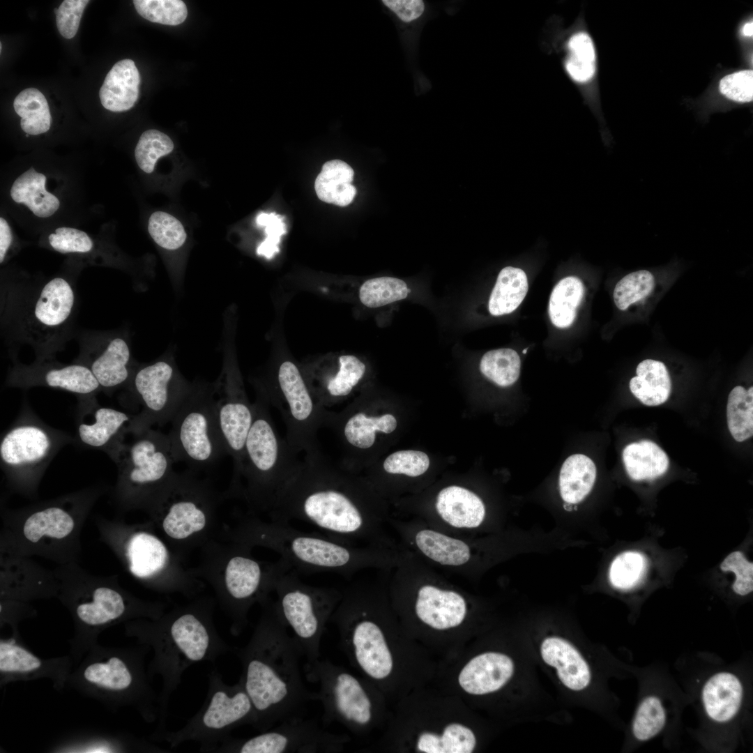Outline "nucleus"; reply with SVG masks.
<instances>
[{
  "mask_svg": "<svg viewBox=\"0 0 753 753\" xmlns=\"http://www.w3.org/2000/svg\"><path fill=\"white\" fill-rule=\"evenodd\" d=\"M270 510L275 521L304 522L345 542L400 547L388 531L390 517L376 492L330 464L319 450L305 453Z\"/></svg>",
  "mask_w": 753,
  "mask_h": 753,
  "instance_id": "nucleus-1",
  "label": "nucleus"
},
{
  "mask_svg": "<svg viewBox=\"0 0 753 753\" xmlns=\"http://www.w3.org/2000/svg\"><path fill=\"white\" fill-rule=\"evenodd\" d=\"M264 611L250 639L232 647L241 664L240 679L256 713L254 729L265 731L294 717L303 716L314 701L301 674V648L280 616L274 602H261Z\"/></svg>",
  "mask_w": 753,
  "mask_h": 753,
  "instance_id": "nucleus-2",
  "label": "nucleus"
},
{
  "mask_svg": "<svg viewBox=\"0 0 753 753\" xmlns=\"http://www.w3.org/2000/svg\"><path fill=\"white\" fill-rule=\"evenodd\" d=\"M77 288L65 276L3 279L0 288L1 334L11 359L21 346L36 359L56 358L75 335Z\"/></svg>",
  "mask_w": 753,
  "mask_h": 753,
  "instance_id": "nucleus-3",
  "label": "nucleus"
},
{
  "mask_svg": "<svg viewBox=\"0 0 753 753\" xmlns=\"http://www.w3.org/2000/svg\"><path fill=\"white\" fill-rule=\"evenodd\" d=\"M209 611L206 607L193 606L157 619L137 618L124 624L126 636L153 652L147 666L150 679L155 676L162 679L154 733L166 730L170 697L181 684L184 671L196 663L213 662L231 651L215 631Z\"/></svg>",
  "mask_w": 753,
  "mask_h": 753,
  "instance_id": "nucleus-4",
  "label": "nucleus"
},
{
  "mask_svg": "<svg viewBox=\"0 0 753 753\" xmlns=\"http://www.w3.org/2000/svg\"><path fill=\"white\" fill-rule=\"evenodd\" d=\"M105 492L94 485L17 509L1 506L0 554L79 563L82 528Z\"/></svg>",
  "mask_w": 753,
  "mask_h": 753,
  "instance_id": "nucleus-5",
  "label": "nucleus"
},
{
  "mask_svg": "<svg viewBox=\"0 0 753 753\" xmlns=\"http://www.w3.org/2000/svg\"><path fill=\"white\" fill-rule=\"evenodd\" d=\"M56 598L69 612L74 625L68 640L69 655L77 664L105 630L137 618L157 619L162 605L138 599L119 584L117 575H97L79 563L57 565Z\"/></svg>",
  "mask_w": 753,
  "mask_h": 753,
  "instance_id": "nucleus-6",
  "label": "nucleus"
},
{
  "mask_svg": "<svg viewBox=\"0 0 753 753\" xmlns=\"http://www.w3.org/2000/svg\"><path fill=\"white\" fill-rule=\"evenodd\" d=\"M245 531L248 542L274 549L299 575L331 572L351 579L361 570L393 569L406 554L401 547L351 544L326 534L299 530L288 522L265 524L254 520Z\"/></svg>",
  "mask_w": 753,
  "mask_h": 753,
  "instance_id": "nucleus-7",
  "label": "nucleus"
},
{
  "mask_svg": "<svg viewBox=\"0 0 753 753\" xmlns=\"http://www.w3.org/2000/svg\"><path fill=\"white\" fill-rule=\"evenodd\" d=\"M149 646H93L74 666L66 687L107 709L132 708L148 723L158 720V696L146 667Z\"/></svg>",
  "mask_w": 753,
  "mask_h": 753,
  "instance_id": "nucleus-8",
  "label": "nucleus"
},
{
  "mask_svg": "<svg viewBox=\"0 0 753 753\" xmlns=\"http://www.w3.org/2000/svg\"><path fill=\"white\" fill-rule=\"evenodd\" d=\"M390 571L381 570L374 579L352 581L330 621L335 625L340 646L350 662L376 681L388 678L393 657L386 637Z\"/></svg>",
  "mask_w": 753,
  "mask_h": 753,
  "instance_id": "nucleus-9",
  "label": "nucleus"
},
{
  "mask_svg": "<svg viewBox=\"0 0 753 753\" xmlns=\"http://www.w3.org/2000/svg\"><path fill=\"white\" fill-rule=\"evenodd\" d=\"M108 455L118 471L113 501L123 511H149L174 476L178 462L167 434L152 428L128 432Z\"/></svg>",
  "mask_w": 753,
  "mask_h": 753,
  "instance_id": "nucleus-10",
  "label": "nucleus"
},
{
  "mask_svg": "<svg viewBox=\"0 0 753 753\" xmlns=\"http://www.w3.org/2000/svg\"><path fill=\"white\" fill-rule=\"evenodd\" d=\"M269 407L262 396L252 404L253 419L235 476L245 479L244 496L254 510L271 509L277 494L301 462L287 439L277 431Z\"/></svg>",
  "mask_w": 753,
  "mask_h": 753,
  "instance_id": "nucleus-11",
  "label": "nucleus"
},
{
  "mask_svg": "<svg viewBox=\"0 0 753 753\" xmlns=\"http://www.w3.org/2000/svg\"><path fill=\"white\" fill-rule=\"evenodd\" d=\"M208 687L204 702L197 713L176 731L165 730L149 738L166 742L174 748L188 741L199 744V751L213 752L230 733L243 725L256 722L253 704L241 680L227 684L220 672L214 669L208 674Z\"/></svg>",
  "mask_w": 753,
  "mask_h": 753,
  "instance_id": "nucleus-12",
  "label": "nucleus"
},
{
  "mask_svg": "<svg viewBox=\"0 0 753 753\" xmlns=\"http://www.w3.org/2000/svg\"><path fill=\"white\" fill-rule=\"evenodd\" d=\"M73 441L68 434L43 423L29 406L23 407L0 441L1 468L9 487L31 496L59 450Z\"/></svg>",
  "mask_w": 753,
  "mask_h": 753,
  "instance_id": "nucleus-13",
  "label": "nucleus"
},
{
  "mask_svg": "<svg viewBox=\"0 0 753 753\" xmlns=\"http://www.w3.org/2000/svg\"><path fill=\"white\" fill-rule=\"evenodd\" d=\"M273 589L276 609L292 630L306 662L319 660L321 640L342 598V591L305 584L291 570L278 577Z\"/></svg>",
  "mask_w": 753,
  "mask_h": 753,
  "instance_id": "nucleus-14",
  "label": "nucleus"
},
{
  "mask_svg": "<svg viewBox=\"0 0 753 753\" xmlns=\"http://www.w3.org/2000/svg\"><path fill=\"white\" fill-rule=\"evenodd\" d=\"M303 671L307 681L319 686L314 697L322 705L326 724L337 722L357 731L372 723L374 700L363 683L346 668L319 659L306 662Z\"/></svg>",
  "mask_w": 753,
  "mask_h": 753,
  "instance_id": "nucleus-15",
  "label": "nucleus"
},
{
  "mask_svg": "<svg viewBox=\"0 0 753 753\" xmlns=\"http://www.w3.org/2000/svg\"><path fill=\"white\" fill-rule=\"evenodd\" d=\"M276 390L263 397L280 413L286 439L296 453L319 450L317 435L324 427L326 408L314 397L299 367L282 360L275 372Z\"/></svg>",
  "mask_w": 753,
  "mask_h": 753,
  "instance_id": "nucleus-16",
  "label": "nucleus"
},
{
  "mask_svg": "<svg viewBox=\"0 0 753 753\" xmlns=\"http://www.w3.org/2000/svg\"><path fill=\"white\" fill-rule=\"evenodd\" d=\"M170 422L167 436L177 462L193 469H206L227 454L212 395L188 393Z\"/></svg>",
  "mask_w": 753,
  "mask_h": 753,
  "instance_id": "nucleus-17",
  "label": "nucleus"
},
{
  "mask_svg": "<svg viewBox=\"0 0 753 753\" xmlns=\"http://www.w3.org/2000/svg\"><path fill=\"white\" fill-rule=\"evenodd\" d=\"M349 737L319 727L302 716L286 720L250 738L229 736L213 752L227 753H336L344 750Z\"/></svg>",
  "mask_w": 753,
  "mask_h": 753,
  "instance_id": "nucleus-18",
  "label": "nucleus"
},
{
  "mask_svg": "<svg viewBox=\"0 0 753 753\" xmlns=\"http://www.w3.org/2000/svg\"><path fill=\"white\" fill-rule=\"evenodd\" d=\"M95 523L100 540L130 575L147 584L155 585L168 561V552L162 541L144 526L103 517H97Z\"/></svg>",
  "mask_w": 753,
  "mask_h": 753,
  "instance_id": "nucleus-19",
  "label": "nucleus"
},
{
  "mask_svg": "<svg viewBox=\"0 0 753 753\" xmlns=\"http://www.w3.org/2000/svg\"><path fill=\"white\" fill-rule=\"evenodd\" d=\"M324 427L337 438L342 452L340 467L352 473L360 465L363 454L374 448L378 437L393 434L397 421L389 412L375 413L355 402L340 411L326 410Z\"/></svg>",
  "mask_w": 753,
  "mask_h": 753,
  "instance_id": "nucleus-20",
  "label": "nucleus"
},
{
  "mask_svg": "<svg viewBox=\"0 0 753 753\" xmlns=\"http://www.w3.org/2000/svg\"><path fill=\"white\" fill-rule=\"evenodd\" d=\"M174 367L166 360H158L136 369L130 379L133 390L141 404L135 414L128 432H138L163 426L170 422L188 393L175 381Z\"/></svg>",
  "mask_w": 753,
  "mask_h": 753,
  "instance_id": "nucleus-21",
  "label": "nucleus"
},
{
  "mask_svg": "<svg viewBox=\"0 0 753 753\" xmlns=\"http://www.w3.org/2000/svg\"><path fill=\"white\" fill-rule=\"evenodd\" d=\"M282 560L264 569L261 563L243 552L231 557L225 571L228 608L234 619L232 633L239 634L247 623V614L257 601L263 602L278 577L290 570Z\"/></svg>",
  "mask_w": 753,
  "mask_h": 753,
  "instance_id": "nucleus-22",
  "label": "nucleus"
},
{
  "mask_svg": "<svg viewBox=\"0 0 753 753\" xmlns=\"http://www.w3.org/2000/svg\"><path fill=\"white\" fill-rule=\"evenodd\" d=\"M75 335L79 351L73 361L89 369L101 391L109 394L130 381L134 372L131 351L121 333L109 330H84L76 332Z\"/></svg>",
  "mask_w": 753,
  "mask_h": 753,
  "instance_id": "nucleus-23",
  "label": "nucleus"
},
{
  "mask_svg": "<svg viewBox=\"0 0 753 753\" xmlns=\"http://www.w3.org/2000/svg\"><path fill=\"white\" fill-rule=\"evenodd\" d=\"M5 381L9 388L48 387L72 393L78 397L95 396L100 390L96 379L85 365L62 363L56 358L36 359L31 364L13 358Z\"/></svg>",
  "mask_w": 753,
  "mask_h": 753,
  "instance_id": "nucleus-24",
  "label": "nucleus"
},
{
  "mask_svg": "<svg viewBox=\"0 0 753 753\" xmlns=\"http://www.w3.org/2000/svg\"><path fill=\"white\" fill-rule=\"evenodd\" d=\"M74 666L69 655L44 659L28 649L20 637L11 635L0 639L1 687L12 682L47 679L55 690L61 691Z\"/></svg>",
  "mask_w": 753,
  "mask_h": 753,
  "instance_id": "nucleus-25",
  "label": "nucleus"
},
{
  "mask_svg": "<svg viewBox=\"0 0 753 753\" xmlns=\"http://www.w3.org/2000/svg\"><path fill=\"white\" fill-rule=\"evenodd\" d=\"M31 558L0 554V600L31 602L56 598L59 581L54 570Z\"/></svg>",
  "mask_w": 753,
  "mask_h": 753,
  "instance_id": "nucleus-26",
  "label": "nucleus"
},
{
  "mask_svg": "<svg viewBox=\"0 0 753 753\" xmlns=\"http://www.w3.org/2000/svg\"><path fill=\"white\" fill-rule=\"evenodd\" d=\"M434 510L435 521L427 525L458 535L478 528L486 516L482 499L473 492L459 485L447 486L438 492Z\"/></svg>",
  "mask_w": 753,
  "mask_h": 753,
  "instance_id": "nucleus-27",
  "label": "nucleus"
},
{
  "mask_svg": "<svg viewBox=\"0 0 753 753\" xmlns=\"http://www.w3.org/2000/svg\"><path fill=\"white\" fill-rule=\"evenodd\" d=\"M79 399V408L89 413L93 420L91 423L78 420L77 434L79 441L108 455L126 438L135 414L100 406L95 396Z\"/></svg>",
  "mask_w": 753,
  "mask_h": 753,
  "instance_id": "nucleus-28",
  "label": "nucleus"
},
{
  "mask_svg": "<svg viewBox=\"0 0 753 753\" xmlns=\"http://www.w3.org/2000/svg\"><path fill=\"white\" fill-rule=\"evenodd\" d=\"M313 367L309 371L310 379L313 380L310 390L325 408L344 401L363 379L367 369L361 360L350 354L340 356L335 364Z\"/></svg>",
  "mask_w": 753,
  "mask_h": 753,
  "instance_id": "nucleus-29",
  "label": "nucleus"
},
{
  "mask_svg": "<svg viewBox=\"0 0 753 753\" xmlns=\"http://www.w3.org/2000/svg\"><path fill=\"white\" fill-rule=\"evenodd\" d=\"M51 752H168L130 734L86 731L63 737L50 747Z\"/></svg>",
  "mask_w": 753,
  "mask_h": 753,
  "instance_id": "nucleus-30",
  "label": "nucleus"
},
{
  "mask_svg": "<svg viewBox=\"0 0 753 753\" xmlns=\"http://www.w3.org/2000/svg\"><path fill=\"white\" fill-rule=\"evenodd\" d=\"M701 698L705 713L711 721L727 723L736 717L741 708L743 684L733 673H715L704 683Z\"/></svg>",
  "mask_w": 753,
  "mask_h": 753,
  "instance_id": "nucleus-31",
  "label": "nucleus"
},
{
  "mask_svg": "<svg viewBox=\"0 0 753 753\" xmlns=\"http://www.w3.org/2000/svg\"><path fill=\"white\" fill-rule=\"evenodd\" d=\"M508 655L496 652L480 654L471 660L459 676V683L468 693L485 694L501 688L514 673Z\"/></svg>",
  "mask_w": 753,
  "mask_h": 753,
  "instance_id": "nucleus-32",
  "label": "nucleus"
},
{
  "mask_svg": "<svg viewBox=\"0 0 753 753\" xmlns=\"http://www.w3.org/2000/svg\"><path fill=\"white\" fill-rule=\"evenodd\" d=\"M540 652L544 662L556 669L560 681L567 688L581 691L589 685V665L571 643L561 637H549L541 643Z\"/></svg>",
  "mask_w": 753,
  "mask_h": 753,
  "instance_id": "nucleus-33",
  "label": "nucleus"
},
{
  "mask_svg": "<svg viewBox=\"0 0 753 753\" xmlns=\"http://www.w3.org/2000/svg\"><path fill=\"white\" fill-rule=\"evenodd\" d=\"M139 84L140 75L132 60L126 59L116 62L100 89L102 105L112 112L129 110L137 100Z\"/></svg>",
  "mask_w": 753,
  "mask_h": 753,
  "instance_id": "nucleus-34",
  "label": "nucleus"
},
{
  "mask_svg": "<svg viewBox=\"0 0 753 753\" xmlns=\"http://www.w3.org/2000/svg\"><path fill=\"white\" fill-rule=\"evenodd\" d=\"M636 374L630 379L629 387L641 403L658 406L668 400L671 392V380L664 363L645 359L638 364Z\"/></svg>",
  "mask_w": 753,
  "mask_h": 753,
  "instance_id": "nucleus-35",
  "label": "nucleus"
},
{
  "mask_svg": "<svg viewBox=\"0 0 753 753\" xmlns=\"http://www.w3.org/2000/svg\"><path fill=\"white\" fill-rule=\"evenodd\" d=\"M354 172L345 162L332 160L325 162L314 182L319 199L326 203L346 206L352 202L356 190L351 184Z\"/></svg>",
  "mask_w": 753,
  "mask_h": 753,
  "instance_id": "nucleus-36",
  "label": "nucleus"
},
{
  "mask_svg": "<svg viewBox=\"0 0 753 753\" xmlns=\"http://www.w3.org/2000/svg\"><path fill=\"white\" fill-rule=\"evenodd\" d=\"M46 176L33 167L22 173L10 188L12 199L24 204L39 218L52 215L59 208V199L45 189Z\"/></svg>",
  "mask_w": 753,
  "mask_h": 753,
  "instance_id": "nucleus-37",
  "label": "nucleus"
},
{
  "mask_svg": "<svg viewBox=\"0 0 753 753\" xmlns=\"http://www.w3.org/2000/svg\"><path fill=\"white\" fill-rule=\"evenodd\" d=\"M623 460L628 476L635 481L660 477L667 472L669 464L666 452L649 440L633 442L625 446Z\"/></svg>",
  "mask_w": 753,
  "mask_h": 753,
  "instance_id": "nucleus-38",
  "label": "nucleus"
},
{
  "mask_svg": "<svg viewBox=\"0 0 753 753\" xmlns=\"http://www.w3.org/2000/svg\"><path fill=\"white\" fill-rule=\"evenodd\" d=\"M596 478V467L588 457L574 454L563 462L559 476L560 493L568 503L581 501L591 492Z\"/></svg>",
  "mask_w": 753,
  "mask_h": 753,
  "instance_id": "nucleus-39",
  "label": "nucleus"
},
{
  "mask_svg": "<svg viewBox=\"0 0 753 753\" xmlns=\"http://www.w3.org/2000/svg\"><path fill=\"white\" fill-rule=\"evenodd\" d=\"M528 280L521 268L506 266L499 273L489 300V311L494 316L514 312L528 291Z\"/></svg>",
  "mask_w": 753,
  "mask_h": 753,
  "instance_id": "nucleus-40",
  "label": "nucleus"
},
{
  "mask_svg": "<svg viewBox=\"0 0 753 753\" xmlns=\"http://www.w3.org/2000/svg\"><path fill=\"white\" fill-rule=\"evenodd\" d=\"M584 292L581 280L575 276L565 277L556 284L549 301V318L556 327L565 328L572 325Z\"/></svg>",
  "mask_w": 753,
  "mask_h": 753,
  "instance_id": "nucleus-41",
  "label": "nucleus"
},
{
  "mask_svg": "<svg viewBox=\"0 0 753 753\" xmlns=\"http://www.w3.org/2000/svg\"><path fill=\"white\" fill-rule=\"evenodd\" d=\"M15 112L21 117L20 126L28 135H37L49 130L52 117L45 96L35 88H27L15 97Z\"/></svg>",
  "mask_w": 753,
  "mask_h": 753,
  "instance_id": "nucleus-42",
  "label": "nucleus"
},
{
  "mask_svg": "<svg viewBox=\"0 0 753 753\" xmlns=\"http://www.w3.org/2000/svg\"><path fill=\"white\" fill-rule=\"evenodd\" d=\"M729 430L738 442L753 435V387L736 386L730 392L727 405Z\"/></svg>",
  "mask_w": 753,
  "mask_h": 753,
  "instance_id": "nucleus-43",
  "label": "nucleus"
},
{
  "mask_svg": "<svg viewBox=\"0 0 753 753\" xmlns=\"http://www.w3.org/2000/svg\"><path fill=\"white\" fill-rule=\"evenodd\" d=\"M475 745L472 731L455 723L447 726L441 736L423 733L418 742V749L426 753H471Z\"/></svg>",
  "mask_w": 753,
  "mask_h": 753,
  "instance_id": "nucleus-44",
  "label": "nucleus"
},
{
  "mask_svg": "<svg viewBox=\"0 0 753 753\" xmlns=\"http://www.w3.org/2000/svg\"><path fill=\"white\" fill-rule=\"evenodd\" d=\"M520 367L521 360L517 351L505 348L487 351L480 363L482 374L502 387L516 382L519 376Z\"/></svg>",
  "mask_w": 753,
  "mask_h": 753,
  "instance_id": "nucleus-45",
  "label": "nucleus"
},
{
  "mask_svg": "<svg viewBox=\"0 0 753 753\" xmlns=\"http://www.w3.org/2000/svg\"><path fill=\"white\" fill-rule=\"evenodd\" d=\"M667 723V712L660 698L648 695L637 706L632 722V733L640 742L649 740L658 735Z\"/></svg>",
  "mask_w": 753,
  "mask_h": 753,
  "instance_id": "nucleus-46",
  "label": "nucleus"
},
{
  "mask_svg": "<svg viewBox=\"0 0 753 753\" xmlns=\"http://www.w3.org/2000/svg\"><path fill=\"white\" fill-rule=\"evenodd\" d=\"M656 276L649 270L631 272L623 277L616 284L613 298L616 307L626 310L630 305L644 300L653 291Z\"/></svg>",
  "mask_w": 753,
  "mask_h": 753,
  "instance_id": "nucleus-47",
  "label": "nucleus"
},
{
  "mask_svg": "<svg viewBox=\"0 0 753 753\" xmlns=\"http://www.w3.org/2000/svg\"><path fill=\"white\" fill-rule=\"evenodd\" d=\"M410 289L406 282L393 277H380L365 281L359 290V298L371 308L381 307L406 298Z\"/></svg>",
  "mask_w": 753,
  "mask_h": 753,
  "instance_id": "nucleus-48",
  "label": "nucleus"
},
{
  "mask_svg": "<svg viewBox=\"0 0 753 753\" xmlns=\"http://www.w3.org/2000/svg\"><path fill=\"white\" fill-rule=\"evenodd\" d=\"M570 56L566 61V69L571 77L577 82L590 79L595 73V54L593 42L585 33H578L568 43Z\"/></svg>",
  "mask_w": 753,
  "mask_h": 753,
  "instance_id": "nucleus-49",
  "label": "nucleus"
},
{
  "mask_svg": "<svg viewBox=\"0 0 753 753\" xmlns=\"http://www.w3.org/2000/svg\"><path fill=\"white\" fill-rule=\"evenodd\" d=\"M173 149L174 143L169 136L157 130H148L142 134L137 144L135 160L142 171L150 174L154 170L157 160Z\"/></svg>",
  "mask_w": 753,
  "mask_h": 753,
  "instance_id": "nucleus-50",
  "label": "nucleus"
},
{
  "mask_svg": "<svg viewBox=\"0 0 753 753\" xmlns=\"http://www.w3.org/2000/svg\"><path fill=\"white\" fill-rule=\"evenodd\" d=\"M133 3L142 17L155 23L176 26L188 15L186 5L180 0H134Z\"/></svg>",
  "mask_w": 753,
  "mask_h": 753,
  "instance_id": "nucleus-51",
  "label": "nucleus"
},
{
  "mask_svg": "<svg viewBox=\"0 0 753 753\" xmlns=\"http://www.w3.org/2000/svg\"><path fill=\"white\" fill-rule=\"evenodd\" d=\"M148 231L155 243L166 250L179 248L187 238L181 222L163 211H155L151 214L149 219Z\"/></svg>",
  "mask_w": 753,
  "mask_h": 753,
  "instance_id": "nucleus-52",
  "label": "nucleus"
},
{
  "mask_svg": "<svg viewBox=\"0 0 753 753\" xmlns=\"http://www.w3.org/2000/svg\"><path fill=\"white\" fill-rule=\"evenodd\" d=\"M646 566L644 556L637 552L628 551L618 555L609 568V580L611 585L622 590L634 586L640 579Z\"/></svg>",
  "mask_w": 753,
  "mask_h": 753,
  "instance_id": "nucleus-53",
  "label": "nucleus"
},
{
  "mask_svg": "<svg viewBox=\"0 0 753 753\" xmlns=\"http://www.w3.org/2000/svg\"><path fill=\"white\" fill-rule=\"evenodd\" d=\"M429 466V459L426 453L418 450H400L384 459L381 469L387 476L418 477L425 473Z\"/></svg>",
  "mask_w": 753,
  "mask_h": 753,
  "instance_id": "nucleus-54",
  "label": "nucleus"
},
{
  "mask_svg": "<svg viewBox=\"0 0 753 753\" xmlns=\"http://www.w3.org/2000/svg\"><path fill=\"white\" fill-rule=\"evenodd\" d=\"M48 244L61 254H89L95 243L84 231L75 228L62 227L56 229L48 237Z\"/></svg>",
  "mask_w": 753,
  "mask_h": 753,
  "instance_id": "nucleus-55",
  "label": "nucleus"
},
{
  "mask_svg": "<svg viewBox=\"0 0 753 753\" xmlns=\"http://www.w3.org/2000/svg\"><path fill=\"white\" fill-rule=\"evenodd\" d=\"M723 572H731L736 576L732 588L739 595L745 596L753 591V563L739 551L729 554L722 562Z\"/></svg>",
  "mask_w": 753,
  "mask_h": 753,
  "instance_id": "nucleus-56",
  "label": "nucleus"
},
{
  "mask_svg": "<svg viewBox=\"0 0 753 753\" xmlns=\"http://www.w3.org/2000/svg\"><path fill=\"white\" fill-rule=\"evenodd\" d=\"M89 2L88 0H65L54 10L56 26L63 38L70 39L76 35Z\"/></svg>",
  "mask_w": 753,
  "mask_h": 753,
  "instance_id": "nucleus-57",
  "label": "nucleus"
},
{
  "mask_svg": "<svg viewBox=\"0 0 753 753\" xmlns=\"http://www.w3.org/2000/svg\"><path fill=\"white\" fill-rule=\"evenodd\" d=\"M720 92L727 98L740 102L753 100V71L741 70L724 77L720 82Z\"/></svg>",
  "mask_w": 753,
  "mask_h": 753,
  "instance_id": "nucleus-58",
  "label": "nucleus"
},
{
  "mask_svg": "<svg viewBox=\"0 0 753 753\" xmlns=\"http://www.w3.org/2000/svg\"><path fill=\"white\" fill-rule=\"evenodd\" d=\"M258 226L264 227L267 236L257 248L259 254L271 258L277 249L280 236L286 231L283 218L275 213H261L256 218Z\"/></svg>",
  "mask_w": 753,
  "mask_h": 753,
  "instance_id": "nucleus-59",
  "label": "nucleus"
},
{
  "mask_svg": "<svg viewBox=\"0 0 753 753\" xmlns=\"http://www.w3.org/2000/svg\"><path fill=\"white\" fill-rule=\"evenodd\" d=\"M36 609L30 602L14 600H0V625L1 628L8 625L12 636L20 637L19 624L24 619L35 617Z\"/></svg>",
  "mask_w": 753,
  "mask_h": 753,
  "instance_id": "nucleus-60",
  "label": "nucleus"
},
{
  "mask_svg": "<svg viewBox=\"0 0 753 753\" xmlns=\"http://www.w3.org/2000/svg\"><path fill=\"white\" fill-rule=\"evenodd\" d=\"M383 3L405 22L418 18L425 9L421 0H383Z\"/></svg>",
  "mask_w": 753,
  "mask_h": 753,
  "instance_id": "nucleus-61",
  "label": "nucleus"
},
{
  "mask_svg": "<svg viewBox=\"0 0 753 753\" xmlns=\"http://www.w3.org/2000/svg\"><path fill=\"white\" fill-rule=\"evenodd\" d=\"M13 236L7 221L0 218V263L2 264L13 243Z\"/></svg>",
  "mask_w": 753,
  "mask_h": 753,
  "instance_id": "nucleus-62",
  "label": "nucleus"
},
{
  "mask_svg": "<svg viewBox=\"0 0 753 753\" xmlns=\"http://www.w3.org/2000/svg\"><path fill=\"white\" fill-rule=\"evenodd\" d=\"M743 35L745 36H752L753 35V23L748 22L745 24L741 30Z\"/></svg>",
  "mask_w": 753,
  "mask_h": 753,
  "instance_id": "nucleus-63",
  "label": "nucleus"
},
{
  "mask_svg": "<svg viewBox=\"0 0 753 753\" xmlns=\"http://www.w3.org/2000/svg\"><path fill=\"white\" fill-rule=\"evenodd\" d=\"M526 351H527V349H524V350L523 351V353H526Z\"/></svg>",
  "mask_w": 753,
  "mask_h": 753,
  "instance_id": "nucleus-64",
  "label": "nucleus"
}]
</instances>
